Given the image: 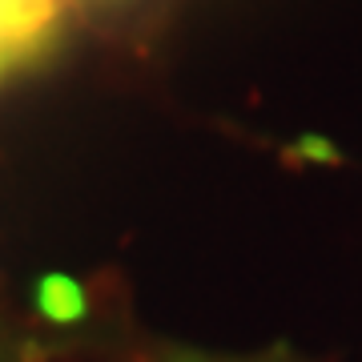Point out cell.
Here are the masks:
<instances>
[{
    "label": "cell",
    "instance_id": "obj_1",
    "mask_svg": "<svg viewBox=\"0 0 362 362\" xmlns=\"http://www.w3.org/2000/svg\"><path fill=\"white\" fill-rule=\"evenodd\" d=\"M61 8V0H0V57L13 61L16 52L33 49L52 16Z\"/></svg>",
    "mask_w": 362,
    "mask_h": 362
},
{
    "label": "cell",
    "instance_id": "obj_2",
    "mask_svg": "<svg viewBox=\"0 0 362 362\" xmlns=\"http://www.w3.org/2000/svg\"><path fill=\"white\" fill-rule=\"evenodd\" d=\"M37 310L57 326H69V322H81L89 302H85V286L69 274H45L37 282Z\"/></svg>",
    "mask_w": 362,
    "mask_h": 362
},
{
    "label": "cell",
    "instance_id": "obj_3",
    "mask_svg": "<svg viewBox=\"0 0 362 362\" xmlns=\"http://www.w3.org/2000/svg\"><path fill=\"white\" fill-rule=\"evenodd\" d=\"M4 65H8V61H4V57H0V73H4Z\"/></svg>",
    "mask_w": 362,
    "mask_h": 362
}]
</instances>
